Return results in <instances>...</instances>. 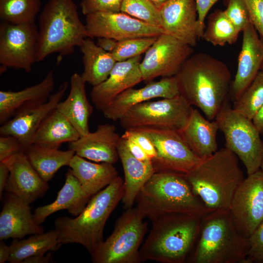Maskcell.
<instances>
[{"instance_id":"6da1fadb","label":"cell","mask_w":263,"mask_h":263,"mask_svg":"<svg viewBox=\"0 0 263 263\" xmlns=\"http://www.w3.org/2000/svg\"><path fill=\"white\" fill-rule=\"evenodd\" d=\"M176 78L180 94L214 120L227 100L231 75L223 61L205 53L192 55L184 63Z\"/></svg>"},{"instance_id":"7a4b0ae2","label":"cell","mask_w":263,"mask_h":263,"mask_svg":"<svg viewBox=\"0 0 263 263\" xmlns=\"http://www.w3.org/2000/svg\"><path fill=\"white\" fill-rule=\"evenodd\" d=\"M135 202L143 217L151 221L178 213L204 217L213 211L194 194L185 174L175 172H155Z\"/></svg>"},{"instance_id":"3957f363","label":"cell","mask_w":263,"mask_h":263,"mask_svg":"<svg viewBox=\"0 0 263 263\" xmlns=\"http://www.w3.org/2000/svg\"><path fill=\"white\" fill-rule=\"evenodd\" d=\"M186 177L192 191L212 211L229 210L244 179L238 157L225 147L201 159Z\"/></svg>"},{"instance_id":"277c9868","label":"cell","mask_w":263,"mask_h":263,"mask_svg":"<svg viewBox=\"0 0 263 263\" xmlns=\"http://www.w3.org/2000/svg\"><path fill=\"white\" fill-rule=\"evenodd\" d=\"M124 181L118 176L110 184L93 196L75 218L59 217L55 221L60 244L82 245L91 255L103 242L104 228L112 212L122 201Z\"/></svg>"},{"instance_id":"5b68a950","label":"cell","mask_w":263,"mask_h":263,"mask_svg":"<svg viewBox=\"0 0 263 263\" xmlns=\"http://www.w3.org/2000/svg\"><path fill=\"white\" fill-rule=\"evenodd\" d=\"M202 218L178 213L151 221V229L140 249L141 262L185 263L198 239Z\"/></svg>"},{"instance_id":"8992f818","label":"cell","mask_w":263,"mask_h":263,"mask_svg":"<svg viewBox=\"0 0 263 263\" xmlns=\"http://www.w3.org/2000/svg\"><path fill=\"white\" fill-rule=\"evenodd\" d=\"M38 23L37 62L56 53L61 56L71 55L88 37L74 0H49L40 13Z\"/></svg>"},{"instance_id":"52a82bcc","label":"cell","mask_w":263,"mask_h":263,"mask_svg":"<svg viewBox=\"0 0 263 263\" xmlns=\"http://www.w3.org/2000/svg\"><path fill=\"white\" fill-rule=\"evenodd\" d=\"M249 240L237 230L229 210L202 218L190 261L193 263H246Z\"/></svg>"},{"instance_id":"ba28073f","label":"cell","mask_w":263,"mask_h":263,"mask_svg":"<svg viewBox=\"0 0 263 263\" xmlns=\"http://www.w3.org/2000/svg\"><path fill=\"white\" fill-rule=\"evenodd\" d=\"M136 207L126 210L116 221L112 233L91 254L94 263H140V249L148 223Z\"/></svg>"},{"instance_id":"9c48e42d","label":"cell","mask_w":263,"mask_h":263,"mask_svg":"<svg viewBox=\"0 0 263 263\" xmlns=\"http://www.w3.org/2000/svg\"><path fill=\"white\" fill-rule=\"evenodd\" d=\"M214 120L224 133L225 148L242 161L247 175L260 170L263 159V142L252 120L235 111L228 100Z\"/></svg>"},{"instance_id":"30bf717a","label":"cell","mask_w":263,"mask_h":263,"mask_svg":"<svg viewBox=\"0 0 263 263\" xmlns=\"http://www.w3.org/2000/svg\"><path fill=\"white\" fill-rule=\"evenodd\" d=\"M193 109L181 94L173 98L148 101L128 110L119 119L125 130L144 127L182 129Z\"/></svg>"},{"instance_id":"8fae6325","label":"cell","mask_w":263,"mask_h":263,"mask_svg":"<svg viewBox=\"0 0 263 263\" xmlns=\"http://www.w3.org/2000/svg\"><path fill=\"white\" fill-rule=\"evenodd\" d=\"M134 129L146 134L154 145L157 156L151 161L155 172L186 174L201 160L191 150L178 130L152 127Z\"/></svg>"},{"instance_id":"7c38bea8","label":"cell","mask_w":263,"mask_h":263,"mask_svg":"<svg viewBox=\"0 0 263 263\" xmlns=\"http://www.w3.org/2000/svg\"><path fill=\"white\" fill-rule=\"evenodd\" d=\"M38 28L35 22L0 24V63L30 73L37 62Z\"/></svg>"},{"instance_id":"4fadbf2b","label":"cell","mask_w":263,"mask_h":263,"mask_svg":"<svg viewBox=\"0 0 263 263\" xmlns=\"http://www.w3.org/2000/svg\"><path fill=\"white\" fill-rule=\"evenodd\" d=\"M189 45L165 33L158 36L140 64L143 81L174 76L192 54Z\"/></svg>"},{"instance_id":"5bb4252c","label":"cell","mask_w":263,"mask_h":263,"mask_svg":"<svg viewBox=\"0 0 263 263\" xmlns=\"http://www.w3.org/2000/svg\"><path fill=\"white\" fill-rule=\"evenodd\" d=\"M229 211L238 231L249 238L263 221V172L248 175L236 189Z\"/></svg>"},{"instance_id":"9a60e30c","label":"cell","mask_w":263,"mask_h":263,"mask_svg":"<svg viewBox=\"0 0 263 263\" xmlns=\"http://www.w3.org/2000/svg\"><path fill=\"white\" fill-rule=\"evenodd\" d=\"M86 16L87 36L91 38L105 37L120 41L132 38L157 37L164 33L162 28L121 12H97Z\"/></svg>"},{"instance_id":"2e32d148","label":"cell","mask_w":263,"mask_h":263,"mask_svg":"<svg viewBox=\"0 0 263 263\" xmlns=\"http://www.w3.org/2000/svg\"><path fill=\"white\" fill-rule=\"evenodd\" d=\"M68 87L63 82L56 92L45 102L30 106L17 112L0 127V135H12L21 143L24 152L33 144L35 133L43 120L57 107Z\"/></svg>"},{"instance_id":"e0dca14e","label":"cell","mask_w":263,"mask_h":263,"mask_svg":"<svg viewBox=\"0 0 263 263\" xmlns=\"http://www.w3.org/2000/svg\"><path fill=\"white\" fill-rule=\"evenodd\" d=\"M141 59L139 56L117 61L108 78L93 87L90 97L96 109L103 112L118 95L143 81Z\"/></svg>"},{"instance_id":"ac0fdd59","label":"cell","mask_w":263,"mask_h":263,"mask_svg":"<svg viewBox=\"0 0 263 263\" xmlns=\"http://www.w3.org/2000/svg\"><path fill=\"white\" fill-rule=\"evenodd\" d=\"M10 173L5 190L30 204L42 197L49 188L29 162L24 152L2 161Z\"/></svg>"},{"instance_id":"d6986e66","label":"cell","mask_w":263,"mask_h":263,"mask_svg":"<svg viewBox=\"0 0 263 263\" xmlns=\"http://www.w3.org/2000/svg\"><path fill=\"white\" fill-rule=\"evenodd\" d=\"M159 10L164 33L192 47L196 46L199 38L195 0H169Z\"/></svg>"},{"instance_id":"ffe728a7","label":"cell","mask_w":263,"mask_h":263,"mask_svg":"<svg viewBox=\"0 0 263 263\" xmlns=\"http://www.w3.org/2000/svg\"><path fill=\"white\" fill-rule=\"evenodd\" d=\"M242 32L237 72L230 90L234 101L252 82L263 64V42L250 21Z\"/></svg>"},{"instance_id":"44dd1931","label":"cell","mask_w":263,"mask_h":263,"mask_svg":"<svg viewBox=\"0 0 263 263\" xmlns=\"http://www.w3.org/2000/svg\"><path fill=\"white\" fill-rule=\"evenodd\" d=\"M175 76L150 81L145 86L127 89L118 95L102 112L105 117L117 121L131 108L155 98H170L180 95Z\"/></svg>"},{"instance_id":"7402d4cb","label":"cell","mask_w":263,"mask_h":263,"mask_svg":"<svg viewBox=\"0 0 263 263\" xmlns=\"http://www.w3.org/2000/svg\"><path fill=\"white\" fill-rule=\"evenodd\" d=\"M121 139L114 125L99 124L94 132L70 143L69 149L85 159L113 164L119 159L117 148Z\"/></svg>"},{"instance_id":"603a6c76","label":"cell","mask_w":263,"mask_h":263,"mask_svg":"<svg viewBox=\"0 0 263 263\" xmlns=\"http://www.w3.org/2000/svg\"><path fill=\"white\" fill-rule=\"evenodd\" d=\"M43 232V227L33 218L30 204L9 193L0 213V241Z\"/></svg>"},{"instance_id":"cb8c5ba5","label":"cell","mask_w":263,"mask_h":263,"mask_svg":"<svg viewBox=\"0 0 263 263\" xmlns=\"http://www.w3.org/2000/svg\"><path fill=\"white\" fill-rule=\"evenodd\" d=\"M54 69L39 83L19 91H0V124L11 118L19 110L46 102L55 87Z\"/></svg>"},{"instance_id":"d4e9b609","label":"cell","mask_w":263,"mask_h":263,"mask_svg":"<svg viewBox=\"0 0 263 263\" xmlns=\"http://www.w3.org/2000/svg\"><path fill=\"white\" fill-rule=\"evenodd\" d=\"M218 130L215 120L205 118L197 109L193 108L186 125L179 132L191 150L203 159L218 150Z\"/></svg>"},{"instance_id":"484cf974","label":"cell","mask_w":263,"mask_h":263,"mask_svg":"<svg viewBox=\"0 0 263 263\" xmlns=\"http://www.w3.org/2000/svg\"><path fill=\"white\" fill-rule=\"evenodd\" d=\"M117 150L124 173L122 202L126 209L132 207L141 189L155 171L152 161H143L134 157L122 138Z\"/></svg>"},{"instance_id":"4316f807","label":"cell","mask_w":263,"mask_h":263,"mask_svg":"<svg viewBox=\"0 0 263 263\" xmlns=\"http://www.w3.org/2000/svg\"><path fill=\"white\" fill-rule=\"evenodd\" d=\"M65 182L55 201L36 209L33 214L35 222L43 223L47 217L58 211L67 209L73 216L78 215L91 199L84 192L77 178L68 169Z\"/></svg>"},{"instance_id":"83f0119b","label":"cell","mask_w":263,"mask_h":263,"mask_svg":"<svg viewBox=\"0 0 263 263\" xmlns=\"http://www.w3.org/2000/svg\"><path fill=\"white\" fill-rule=\"evenodd\" d=\"M69 167L85 194L91 198L110 184L118 175L113 164L92 162L75 154Z\"/></svg>"},{"instance_id":"f1b7e54d","label":"cell","mask_w":263,"mask_h":263,"mask_svg":"<svg viewBox=\"0 0 263 263\" xmlns=\"http://www.w3.org/2000/svg\"><path fill=\"white\" fill-rule=\"evenodd\" d=\"M85 83L81 75L73 74L71 77L69 95L56 107L74 126L80 136L90 132L89 120L93 113V107L87 97Z\"/></svg>"},{"instance_id":"f546056e","label":"cell","mask_w":263,"mask_h":263,"mask_svg":"<svg viewBox=\"0 0 263 263\" xmlns=\"http://www.w3.org/2000/svg\"><path fill=\"white\" fill-rule=\"evenodd\" d=\"M80 137L74 126L56 108L40 124L32 144L58 149L62 144L74 142Z\"/></svg>"},{"instance_id":"4dcf8cb0","label":"cell","mask_w":263,"mask_h":263,"mask_svg":"<svg viewBox=\"0 0 263 263\" xmlns=\"http://www.w3.org/2000/svg\"><path fill=\"white\" fill-rule=\"evenodd\" d=\"M80 48L84 66L81 76L86 83L96 86L108 78L117 61L112 53L103 50L90 38H86Z\"/></svg>"},{"instance_id":"1f68e13d","label":"cell","mask_w":263,"mask_h":263,"mask_svg":"<svg viewBox=\"0 0 263 263\" xmlns=\"http://www.w3.org/2000/svg\"><path fill=\"white\" fill-rule=\"evenodd\" d=\"M24 153L32 166L46 182L50 181L61 168L69 166L75 154L70 149L61 150L34 144L29 146Z\"/></svg>"},{"instance_id":"d6a6232c","label":"cell","mask_w":263,"mask_h":263,"mask_svg":"<svg viewBox=\"0 0 263 263\" xmlns=\"http://www.w3.org/2000/svg\"><path fill=\"white\" fill-rule=\"evenodd\" d=\"M60 244L58 232L56 229L45 233L33 234L28 238L14 241L10 245V263H20L34 255L45 254L56 248Z\"/></svg>"},{"instance_id":"836d02e7","label":"cell","mask_w":263,"mask_h":263,"mask_svg":"<svg viewBox=\"0 0 263 263\" xmlns=\"http://www.w3.org/2000/svg\"><path fill=\"white\" fill-rule=\"evenodd\" d=\"M239 33L224 10L216 9L208 16L202 38L214 46H223L236 42Z\"/></svg>"},{"instance_id":"e575fe53","label":"cell","mask_w":263,"mask_h":263,"mask_svg":"<svg viewBox=\"0 0 263 263\" xmlns=\"http://www.w3.org/2000/svg\"><path fill=\"white\" fill-rule=\"evenodd\" d=\"M41 5V0H0V18L14 24L35 22Z\"/></svg>"},{"instance_id":"d590c367","label":"cell","mask_w":263,"mask_h":263,"mask_svg":"<svg viewBox=\"0 0 263 263\" xmlns=\"http://www.w3.org/2000/svg\"><path fill=\"white\" fill-rule=\"evenodd\" d=\"M263 105V74L260 71L250 85L234 101L233 109L252 120Z\"/></svg>"},{"instance_id":"8d00e7d4","label":"cell","mask_w":263,"mask_h":263,"mask_svg":"<svg viewBox=\"0 0 263 263\" xmlns=\"http://www.w3.org/2000/svg\"><path fill=\"white\" fill-rule=\"evenodd\" d=\"M121 12L161 28L160 10L151 0H122Z\"/></svg>"},{"instance_id":"74e56055","label":"cell","mask_w":263,"mask_h":263,"mask_svg":"<svg viewBox=\"0 0 263 263\" xmlns=\"http://www.w3.org/2000/svg\"><path fill=\"white\" fill-rule=\"evenodd\" d=\"M157 37L136 38L118 41L112 54L116 61H123L141 56L156 40Z\"/></svg>"},{"instance_id":"f35d334b","label":"cell","mask_w":263,"mask_h":263,"mask_svg":"<svg viewBox=\"0 0 263 263\" xmlns=\"http://www.w3.org/2000/svg\"><path fill=\"white\" fill-rule=\"evenodd\" d=\"M224 12L240 33L250 21L244 0H228Z\"/></svg>"},{"instance_id":"ab89813d","label":"cell","mask_w":263,"mask_h":263,"mask_svg":"<svg viewBox=\"0 0 263 263\" xmlns=\"http://www.w3.org/2000/svg\"><path fill=\"white\" fill-rule=\"evenodd\" d=\"M122 0H82L80 6L83 14L97 12H119Z\"/></svg>"},{"instance_id":"60d3db41","label":"cell","mask_w":263,"mask_h":263,"mask_svg":"<svg viewBox=\"0 0 263 263\" xmlns=\"http://www.w3.org/2000/svg\"><path fill=\"white\" fill-rule=\"evenodd\" d=\"M246 263H263V221L249 237Z\"/></svg>"},{"instance_id":"b9f144b4","label":"cell","mask_w":263,"mask_h":263,"mask_svg":"<svg viewBox=\"0 0 263 263\" xmlns=\"http://www.w3.org/2000/svg\"><path fill=\"white\" fill-rule=\"evenodd\" d=\"M250 23L263 42V0H244Z\"/></svg>"},{"instance_id":"7bdbcfd3","label":"cell","mask_w":263,"mask_h":263,"mask_svg":"<svg viewBox=\"0 0 263 263\" xmlns=\"http://www.w3.org/2000/svg\"><path fill=\"white\" fill-rule=\"evenodd\" d=\"M122 136L131 138L136 142L152 160L156 157L157 152L151 139L144 133L137 129L125 130Z\"/></svg>"},{"instance_id":"ee69618b","label":"cell","mask_w":263,"mask_h":263,"mask_svg":"<svg viewBox=\"0 0 263 263\" xmlns=\"http://www.w3.org/2000/svg\"><path fill=\"white\" fill-rule=\"evenodd\" d=\"M24 152L20 141L12 135H0V161L19 152Z\"/></svg>"},{"instance_id":"f6af8a7d","label":"cell","mask_w":263,"mask_h":263,"mask_svg":"<svg viewBox=\"0 0 263 263\" xmlns=\"http://www.w3.org/2000/svg\"><path fill=\"white\" fill-rule=\"evenodd\" d=\"M219 0H195L198 13L199 38H202L205 28V19L209 10Z\"/></svg>"},{"instance_id":"bcb514c9","label":"cell","mask_w":263,"mask_h":263,"mask_svg":"<svg viewBox=\"0 0 263 263\" xmlns=\"http://www.w3.org/2000/svg\"><path fill=\"white\" fill-rule=\"evenodd\" d=\"M126 146L130 153L137 159L143 161H151L140 146L131 138L121 136Z\"/></svg>"},{"instance_id":"7dc6e473","label":"cell","mask_w":263,"mask_h":263,"mask_svg":"<svg viewBox=\"0 0 263 263\" xmlns=\"http://www.w3.org/2000/svg\"><path fill=\"white\" fill-rule=\"evenodd\" d=\"M97 38L96 44L106 52L111 53L116 47L118 42L109 38L102 37Z\"/></svg>"},{"instance_id":"c3c4849f","label":"cell","mask_w":263,"mask_h":263,"mask_svg":"<svg viewBox=\"0 0 263 263\" xmlns=\"http://www.w3.org/2000/svg\"><path fill=\"white\" fill-rule=\"evenodd\" d=\"M10 171L7 166L2 161H0V198H2V193L9 176Z\"/></svg>"},{"instance_id":"681fc988","label":"cell","mask_w":263,"mask_h":263,"mask_svg":"<svg viewBox=\"0 0 263 263\" xmlns=\"http://www.w3.org/2000/svg\"><path fill=\"white\" fill-rule=\"evenodd\" d=\"M52 259V254L49 253L46 255L45 254H38L30 257L25 259L22 263H48Z\"/></svg>"},{"instance_id":"f907efd6","label":"cell","mask_w":263,"mask_h":263,"mask_svg":"<svg viewBox=\"0 0 263 263\" xmlns=\"http://www.w3.org/2000/svg\"><path fill=\"white\" fill-rule=\"evenodd\" d=\"M252 121L260 134L263 136V105L255 114Z\"/></svg>"},{"instance_id":"816d5d0a","label":"cell","mask_w":263,"mask_h":263,"mask_svg":"<svg viewBox=\"0 0 263 263\" xmlns=\"http://www.w3.org/2000/svg\"><path fill=\"white\" fill-rule=\"evenodd\" d=\"M11 255L10 245H7L2 241L0 242V263H4L8 261Z\"/></svg>"},{"instance_id":"f5cc1de1","label":"cell","mask_w":263,"mask_h":263,"mask_svg":"<svg viewBox=\"0 0 263 263\" xmlns=\"http://www.w3.org/2000/svg\"><path fill=\"white\" fill-rule=\"evenodd\" d=\"M156 7L160 9L169 0H151Z\"/></svg>"},{"instance_id":"db71d44e","label":"cell","mask_w":263,"mask_h":263,"mask_svg":"<svg viewBox=\"0 0 263 263\" xmlns=\"http://www.w3.org/2000/svg\"><path fill=\"white\" fill-rule=\"evenodd\" d=\"M260 169L263 172V159L261 165Z\"/></svg>"},{"instance_id":"11a10c76","label":"cell","mask_w":263,"mask_h":263,"mask_svg":"<svg viewBox=\"0 0 263 263\" xmlns=\"http://www.w3.org/2000/svg\"><path fill=\"white\" fill-rule=\"evenodd\" d=\"M261 71L262 72L263 74V66L262 67V68H261Z\"/></svg>"}]
</instances>
